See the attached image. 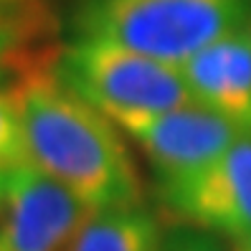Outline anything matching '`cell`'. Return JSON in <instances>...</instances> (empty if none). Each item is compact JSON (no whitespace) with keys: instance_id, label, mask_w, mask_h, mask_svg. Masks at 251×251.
Segmentation results:
<instances>
[{"instance_id":"6","label":"cell","mask_w":251,"mask_h":251,"mask_svg":"<svg viewBox=\"0 0 251 251\" xmlns=\"http://www.w3.org/2000/svg\"><path fill=\"white\" fill-rule=\"evenodd\" d=\"M92 211L64 185L33 168L10 178L0 218V251H71Z\"/></svg>"},{"instance_id":"13","label":"cell","mask_w":251,"mask_h":251,"mask_svg":"<svg viewBox=\"0 0 251 251\" xmlns=\"http://www.w3.org/2000/svg\"><path fill=\"white\" fill-rule=\"evenodd\" d=\"M233 249H236V251H251V239L244 241V244H233Z\"/></svg>"},{"instance_id":"2","label":"cell","mask_w":251,"mask_h":251,"mask_svg":"<svg viewBox=\"0 0 251 251\" xmlns=\"http://www.w3.org/2000/svg\"><path fill=\"white\" fill-rule=\"evenodd\" d=\"M249 21L251 0H81L71 33L180 69Z\"/></svg>"},{"instance_id":"4","label":"cell","mask_w":251,"mask_h":251,"mask_svg":"<svg viewBox=\"0 0 251 251\" xmlns=\"http://www.w3.org/2000/svg\"><path fill=\"white\" fill-rule=\"evenodd\" d=\"M157 201L175 224L216 233L231 244L251 239V135H241L213 165Z\"/></svg>"},{"instance_id":"1","label":"cell","mask_w":251,"mask_h":251,"mask_svg":"<svg viewBox=\"0 0 251 251\" xmlns=\"http://www.w3.org/2000/svg\"><path fill=\"white\" fill-rule=\"evenodd\" d=\"M28 168L64 185L92 213L142 205L127 147L101 112L56 79V69L13 89Z\"/></svg>"},{"instance_id":"8","label":"cell","mask_w":251,"mask_h":251,"mask_svg":"<svg viewBox=\"0 0 251 251\" xmlns=\"http://www.w3.org/2000/svg\"><path fill=\"white\" fill-rule=\"evenodd\" d=\"M61 51L58 23L43 0H0V89L53 71Z\"/></svg>"},{"instance_id":"5","label":"cell","mask_w":251,"mask_h":251,"mask_svg":"<svg viewBox=\"0 0 251 251\" xmlns=\"http://www.w3.org/2000/svg\"><path fill=\"white\" fill-rule=\"evenodd\" d=\"M125 132L142 150L155 175V190L196 178L241 137L228 120L198 101L132 122Z\"/></svg>"},{"instance_id":"11","label":"cell","mask_w":251,"mask_h":251,"mask_svg":"<svg viewBox=\"0 0 251 251\" xmlns=\"http://www.w3.org/2000/svg\"><path fill=\"white\" fill-rule=\"evenodd\" d=\"M157 251H236V249L233 244H228L216 233L175 224L162 231Z\"/></svg>"},{"instance_id":"10","label":"cell","mask_w":251,"mask_h":251,"mask_svg":"<svg viewBox=\"0 0 251 251\" xmlns=\"http://www.w3.org/2000/svg\"><path fill=\"white\" fill-rule=\"evenodd\" d=\"M25 165L28 162L16 94L0 89V170H21Z\"/></svg>"},{"instance_id":"7","label":"cell","mask_w":251,"mask_h":251,"mask_svg":"<svg viewBox=\"0 0 251 251\" xmlns=\"http://www.w3.org/2000/svg\"><path fill=\"white\" fill-rule=\"evenodd\" d=\"M193 101L251 135V28L216 41L180 66Z\"/></svg>"},{"instance_id":"14","label":"cell","mask_w":251,"mask_h":251,"mask_svg":"<svg viewBox=\"0 0 251 251\" xmlns=\"http://www.w3.org/2000/svg\"><path fill=\"white\" fill-rule=\"evenodd\" d=\"M249 28H251V21H249Z\"/></svg>"},{"instance_id":"3","label":"cell","mask_w":251,"mask_h":251,"mask_svg":"<svg viewBox=\"0 0 251 251\" xmlns=\"http://www.w3.org/2000/svg\"><path fill=\"white\" fill-rule=\"evenodd\" d=\"M56 79L120 129L193 101L178 66L99 41H71L64 46Z\"/></svg>"},{"instance_id":"9","label":"cell","mask_w":251,"mask_h":251,"mask_svg":"<svg viewBox=\"0 0 251 251\" xmlns=\"http://www.w3.org/2000/svg\"><path fill=\"white\" fill-rule=\"evenodd\" d=\"M162 226L145 205L97 211L71 251H157Z\"/></svg>"},{"instance_id":"12","label":"cell","mask_w":251,"mask_h":251,"mask_svg":"<svg viewBox=\"0 0 251 251\" xmlns=\"http://www.w3.org/2000/svg\"><path fill=\"white\" fill-rule=\"evenodd\" d=\"M16 170H0V218H3L5 203H8V193H10V178Z\"/></svg>"}]
</instances>
